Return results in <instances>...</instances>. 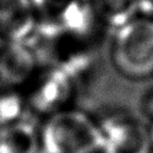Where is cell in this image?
Returning <instances> with one entry per match:
<instances>
[{"instance_id": "1", "label": "cell", "mask_w": 153, "mask_h": 153, "mask_svg": "<svg viewBox=\"0 0 153 153\" xmlns=\"http://www.w3.org/2000/svg\"><path fill=\"white\" fill-rule=\"evenodd\" d=\"M41 153H102L99 124L82 111L65 109L49 115L39 129Z\"/></svg>"}, {"instance_id": "2", "label": "cell", "mask_w": 153, "mask_h": 153, "mask_svg": "<svg viewBox=\"0 0 153 153\" xmlns=\"http://www.w3.org/2000/svg\"><path fill=\"white\" fill-rule=\"evenodd\" d=\"M110 53L114 66L124 76L153 75V19L139 16L114 30Z\"/></svg>"}, {"instance_id": "3", "label": "cell", "mask_w": 153, "mask_h": 153, "mask_svg": "<svg viewBox=\"0 0 153 153\" xmlns=\"http://www.w3.org/2000/svg\"><path fill=\"white\" fill-rule=\"evenodd\" d=\"M99 124L102 153H152L149 127L128 115H111Z\"/></svg>"}, {"instance_id": "4", "label": "cell", "mask_w": 153, "mask_h": 153, "mask_svg": "<svg viewBox=\"0 0 153 153\" xmlns=\"http://www.w3.org/2000/svg\"><path fill=\"white\" fill-rule=\"evenodd\" d=\"M74 84V78L63 69L45 67L37 76L33 75L26 105L47 116L65 110L72 99Z\"/></svg>"}, {"instance_id": "5", "label": "cell", "mask_w": 153, "mask_h": 153, "mask_svg": "<svg viewBox=\"0 0 153 153\" xmlns=\"http://www.w3.org/2000/svg\"><path fill=\"white\" fill-rule=\"evenodd\" d=\"M38 66L26 43L0 41V84L17 87L31 80Z\"/></svg>"}, {"instance_id": "6", "label": "cell", "mask_w": 153, "mask_h": 153, "mask_svg": "<svg viewBox=\"0 0 153 153\" xmlns=\"http://www.w3.org/2000/svg\"><path fill=\"white\" fill-rule=\"evenodd\" d=\"M37 24L30 0H0V41L26 43Z\"/></svg>"}, {"instance_id": "7", "label": "cell", "mask_w": 153, "mask_h": 153, "mask_svg": "<svg viewBox=\"0 0 153 153\" xmlns=\"http://www.w3.org/2000/svg\"><path fill=\"white\" fill-rule=\"evenodd\" d=\"M0 153H41L39 129L25 117L0 124Z\"/></svg>"}, {"instance_id": "8", "label": "cell", "mask_w": 153, "mask_h": 153, "mask_svg": "<svg viewBox=\"0 0 153 153\" xmlns=\"http://www.w3.org/2000/svg\"><path fill=\"white\" fill-rule=\"evenodd\" d=\"M98 22L116 30L139 17L137 0H91Z\"/></svg>"}, {"instance_id": "9", "label": "cell", "mask_w": 153, "mask_h": 153, "mask_svg": "<svg viewBox=\"0 0 153 153\" xmlns=\"http://www.w3.org/2000/svg\"><path fill=\"white\" fill-rule=\"evenodd\" d=\"M26 100L14 90L1 84L0 87V124H6L24 117Z\"/></svg>"}, {"instance_id": "10", "label": "cell", "mask_w": 153, "mask_h": 153, "mask_svg": "<svg viewBox=\"0 0 153 153\" xmlns=\"http://www.w3.org/2000/svg\"><path fill=\"white\" fill-rule=\"evenodd\" d=\"M140 111L145 118H147L151 124H153V88L148 90L141 98Z\"/></svg>"}, {"instance_id": "11", "label": "cell", "mask_w": 153, "mask_h": 153, "mask_svg": "<svg viewBox=\"0 0 153 153\" xmlns=\"http://www.w3.org/2000/svg\"><path fill=\"white\" fill-rule=\"evenodd\" d=\"M139 16L153 19V0H137Z\"/></svg>"}, {"instance_id": "12", "label": "cell", "mask_w": 153, "mask_h": 153, "mask_svg": "<svg viewBox=\"0 0 153 153\" xmlns=\"http://www.w3.org/2000/svg\"><path fill=\"white\" fill-rule=\"evenodd\" d=\"M149 136H151V145H152V152H153V124L149 127Z\"/></svg>"}]
</instances>
